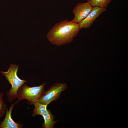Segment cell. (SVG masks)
<instances>
[{
	"label": "cell",
	"mask_w": 128,
	"mask_h": 128,
	"mask_svg": "<svg viewBox=\"0 0 128 128\" xmlns=\"http://www.w3.org/2000/svg\"><path fill=\"white\" fill-rule=\"evenodd\" d=\"M20 101L18 100L14 103L11 104L10 106L9 110L8 108L6 112L5 118L2 121L0 122V128H21L23 126L19 122H16L12 118L11 112L13 107Z\"/></svg>",
	"instance_id": "obj_7"
},
{
	"label": "cell",
	"mask_w": 128,
	"mask_h": 128,
	"mask_svg": "<svg viewBox=\"0 0 128 128\" xmlns=\"http://www.w3.org/2000/svg\"><path fill=\"white\" fill-rule=\"evenodd\" d=\"M42 116L44 122L42 125L44 128H53L54 125L58 121H54L55 118L54 116L52 114L50 110H47L46 112L43 114Z\"/></svg>",
	"instance_id": "obj_8"
},
{
	"label": "cell",
	"mask_w": 128,
	"mask_h": 128,
	"mask_svg": "<svg viewBox=\"0 0 128 128\" xmlns=\"http://www.w3.org/2000/svg\"><path fill=\"white\" fill-rule=\"evenodd\" d=\"M67 88L66 83H55L47 90L45 91L37 101L48 105L52 101L59 98L61 93Z\"/></svg>",
	"instance_id": "obj_4"
},
{
	"label": "cell",
	"mask_w": 128,
	"mask_h": 128,
	"mask_svg": "<svg viewBox=\"0 0 128 128\" xmlns=\"http://www.w3.org/2000/svg\"><path fill=\"white\" fill-rule=\"evenodd\" d=\"M19 67L18 65L11 64L7 71L1 72L11 85V88L6 93L7 98L9 103L17 98L18 90L23 84L27 82L18 76L17 73Z\"/></svg>",
	"instance_id": "obj_2"
},
{
	"label": "cell",
	"mask_w": 128,
	"mask_h": 128,
	"mask_svg": "<svg viewBox=\"0 0 128 128\" xmlns=\"http://www.w3.org/2000/svg\"><path fill=\"white\" fill-rule=\"evenodd\" d=\"M80 30L78 23L64 20L55 23L50 30L47 37L51 43L60 46L72 42Z\"/></svg>",
	"instance_id": "obj_1"
},
{
	"label": "cell",
	"mask_w": 128,
	"mask_h": 128,
	"mask_svg": "<svg viewBox=\"0 0 128 128\" xmlns=\"http://www.w3.org/2000/svg\"><path fill=\"white\" fill-rule=\"evenodd\" d=\"M3 96L2 93H0V118H2L4 116L8 108L7 105L4 101Z\"/></svg>",
	"instance_id": "obj_11"
},
{
	"label": "cell",
	"mask_w": 128,
	"mask_h": 128,
	"mask_svg": "<svg viewBox=\"0 0 128 128\" xmlns=\"http://www.w3.org/2000/svg\"><path fill=\"white\" fill-rule=\"evenodd\" d=\"M46 84L45 83L39 86L30 87L24 83L18 90L17 98L18 100H26L29 104H33L43 93Z\"/></svg>",
	"instance_id": "obj_3"
},
{
	"label": "cell",
	"mask_w": 128,
	"mask_h": 128,
	"mask_svg": "<svg viewBox=\"0 0 128 128\" xmlns=\"http://www.w3.org/2000/svg\"><path fill=\"white\" fill-rule=\"evenodd\" d=\"M92 7L88 2L79 3L73 10L74 15L73 22L78 23L84 19L91 11Z\"/></svg>",
	"instance_id": "obj_5"
},
{
	"label": "cell",
	"mask_w": 128,
	"mask_h": 128,
	"mask_svg": "<svg viewBox=\"0 0 128 128\" xmlns=\"http://www.w3.org/2000/svg\"><path fill=\"white\" fill-rule=\"evenodd\" d=\"M111 1L112 0H88L87 2L92 7H98L107 9Z\"/></svg>",
	"instance_id": "obj_10"
},
{
	"label": "cell",
	"mask_w": 128,
	"mask_h": 128,
	"mask_svg": "<svg viewBox=\"0 0 128 128\" xmlns=\"http://www.w3.org/2000/svg\"><path fill=\"white\" fill-rule=\"evenodd\" d=\"M106 10V8L98 7H93L92 10L87 17L78 23L80 29L90 28L96 19Z\"/></svg>",
	"instance_id": "obj_6"
},
{
	"label": "cell",
	"mask_w": 128,
	"mask_h": 128,
	"mask_svg": "<svg viewBox=\"0 0 128 128\" xmlns=\"http://www.w3.org/2000/svg\"><path fill=\"white\" fill-rule=\"evenodd\" d=\"M33 104L34 108L32 116H34L37 115L42 116L47 110V105L39 102L37 101L34 102Z\"/></svg>",
	"instance_id": "obj_9"
}]
</instances>
